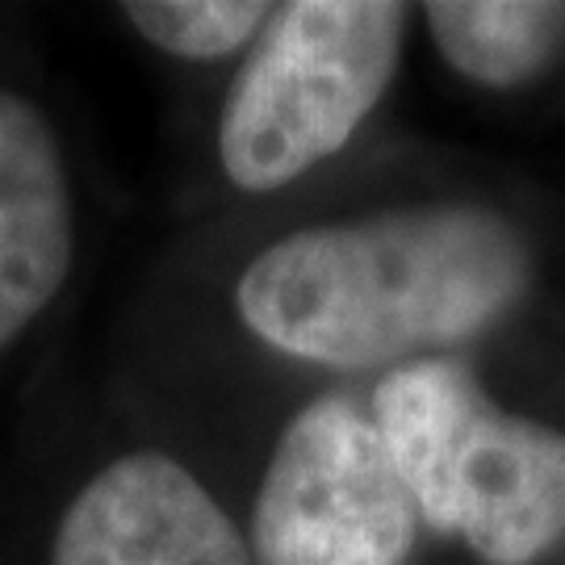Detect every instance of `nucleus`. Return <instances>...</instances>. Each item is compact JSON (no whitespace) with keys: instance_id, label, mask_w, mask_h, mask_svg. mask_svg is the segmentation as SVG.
I'll return each instance as SVG.
<instances>
[{"instance_id":"obj_7","label":"nucleus","mask_w":565,"mask_h":565,"mask_svg":"<svg viewBox=\"0 0 565 565\" xmlns=\"http://www.w3.org/2000/svg\"><path fill=\"white\" fill-rule=\"evenodd\" d=\"M424 18L448 67L482 88L527 84L565 46V4L553 0H436Z\"/></svg>"},{"instance_id":"obj_8","label":"nucleus","mask_w":565,"mask_h":565,"mask_svg":"<svg viewBox=\"0 0 565 565\" xmlns=\"http://www.w3.org/2000/svg\"><path fill=\"white\" fill-rule=\"evenodd\" d=\"M121 21L151 51L181 63L243 60L273 18L260 0H130L118 9Z\"/></svg>"},{"instance_id":"obj_5","label":"nucleus","mask_w":565,"mask_h":565,"mask_svg":"<svg viewBox=\"0 0 565 565\" xmlns=\"http://www.w3.org/2000/svg\"><path fill=\"white\" fill-rule=\"evenodd\" d=\"M46 565H252V548L181 457L126 448L67 494Z\"/></svg>"},{"instance_id":"obj_3","label":"nucleus","mask_w":565,"mask_h":565,"mask_svg":"<svg viewBox=\"0 0 565 565\" xmlns=\"http://www.w3.org/2000/svg\"><path fill=\"white\" fill-rule=\"evenodd\" d=\"M411 9L394 0L273 4L226 88L214 130L239 193H277L348 147L403 63Z\"/></svg>"},{"instance_id":"obj_6","label":"nucleus","mask_w":565,"mask_h":565,"mask_svg":"<svg viewBox=\"0 0 565 565\" xmlns=\"http://www.w3.org/2000/svg\"><path fill=\"white\" fill-rule=\"evenodd\" d=\"M81 214L55 118L0 81V361L55 310L76 268Z\"/></svg>"},{"instance_id":"obj_4","label":"nucleus","mask_w":565,"mask_h":565,"mask_svg":"<svg viewBox=\"0 0 565 565\" xmlns=\"http://www.w3.org/2000/svg\"><path fill=\"white\" fill-rule=\"evenodd\" d=\"M243 536L252 565H406L419 511L373 415L323 394L281 427Z\"/></svg>"},{"instance_id":"obj_1","label":"nucleus","mask_w":565,"mask_h":565,"mask_svg":"<svg viewBox=\"0 0 565 565\" xmlns=\"http://www.w3.org/2000/svg\"><path fill=\"white\" fill-rule=\"evenodd\" d=\"M532 289V252L499 210L427 202L289 231L239 268L231 306L289 361L361 373L499 327Z\"/></svg>"},{"instance_id":"obj_2","label":"nucleus","mask_w":565,"mask_h":565,"mask_svg":"<svg viewBox=\"0 0 565 565\" xmlns=\"http://www.w3.org/2000/svg\"><path fill=\"white\" fill-rule=\"evenodd\" d=\"M369 415L419 524L482 565H532L565 541V431L499 406L465 361L394 364Z\"/></svg>"}]
</instances>
